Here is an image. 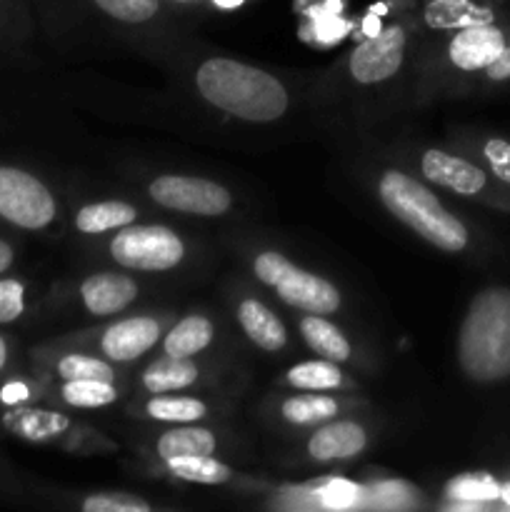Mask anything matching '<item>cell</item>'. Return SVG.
<instances>
[{
	"instance_id": "44dd1931",
	"label": "cell",
	"mask_w": 510,
	"mask_h": 512,
	"mask_svg": "<svg viewBox=\"0 0 510 512\" xmlns=\"http://www.w3.org/2000/svg\"><path fill=\"white\" fill-rule=\"evenodd\" d=\"M160 458H180V455H210L215 453V438L205 428H178L158 440Z\"/></svg>"
},
{
	"instance_id": "8fae6325",
	"label": "cell",
	"mask_w": 510,
	"mask_h": 512,
	"mask_svg": "<svg viewBox=\"0 0 510 512\" xmlns=\"http://www.w3.org/2000/svg\"><path fill=\"white\" fill-rule=\"evenodd\" d=\"M160 338V325L153 318H128L105 330L100 348L110 360H135L148 353Z\"/></svg>"
},
{
	"instance_id": "e575fe53",
	"label": "cell",
	"mask_w": 510,
	"mask_h": 512,
	"mask_svg": "<svg viewBox=\"0 0 510 512\" xmlns=\"http://www.w3.org/2000/svg\"><path fill=\"white\" fill-rule=\"evenodd\" d=\"M13 260H15L13 245H10L8 240L0 238V275H3L10 265H13Z\"/></svg>"
},
{
	"instance_id": "7402d4cb",
	"label": "cell",
	"mask_w": 510,
	"mask_h": 512,
	"mask_svg": "<svg viewBox=\"0 0 510 512\" xmlns=\"http://www.w3.org/2000/svg\"><path fill=\"white\" fill-rule=\"evenodd\" d=\"M168 465L178 478L190 480V483L223 485L225 480H230L228 465L218 463L210 455H180V458H170Z\"/></svg>"
},
{
	"instance_id": "484cf974",
	"label": "cell",
	"mask_w": 510,
	"mask_h": 512,
	"mask_svg": "<svg viewBox=\"0 0 510 512\" xmlns=\"http://www.w3.org/2000/svg\"><path fill=\"white\" fill-rule=\"evenodd\" d=\"M148 415L155 420H168V423H190L205 415V405L193 398H153L148 403Z\"/></svg>"
},
{
	"instance_id": "4fadbf2b",
	"label": "cell",
	"mask_w": 510,
	"mask_h": 512,
	"mask_svg": "<svg viewBox=\"0 0 510 512\" xmlns=\"http://www.w3.org/2000/svg\"><path fill=\"white\" fill-rule=\"evenodd\" d=\"M365 445H368V435L360 425L333 423L320 428L310 438L308 450L315 460H340L355 458L358 453H363Z\"/></svg>"
},
{
	"instance_id": "277c9868",
	"label": "cell",
	"mask_w": 510,
	"mask_h": 512,
	"mask_svg": "<svg viewBox=\"0 0 510 512\" xmlns=\"http://www.w3.org/2000/svg\"><path fill=\"white\" fill-rule=\"evenodd\" d=\"M0 218L23 230H43L55 218V198L35 175L0 165Z\"/></svg>"
},
{
	"instance_id": "e0dca14e",
	"label": "cell",
	"mask_w": 510,
	"mask_h": 512,
	"mask_svg": "<svg viewBox=\"0 0 510 512\" xmlns=\"http://www.w3.org/2000/svg\"><path fill=\"white\" fill-rule=\"evenodd\" d=\"M135 208L128 203H120V200H105V203L85 205L78 215H75V228L80 233L88 235H100L105 230L125 228L135 220Z\"/></svg>"
},
{
	"instance_id": "3957f363",
	"label": "cell",
	"mask_w": 510,
	"mask_h": 512,
	"mask_svg": "<svg viewBox=\"0 0 510 512\" xmlns=\"http://www.w3.org/2000/svg\"><path fill=\"white\" fill-rule=\"evenodd\" d=\"M380 200L385 208L413 228L420 238L433 243L445 253H463L470 245V230L455 213L445 210L435 193L410 175L388 170L378 183Z\"/></svg>"
},
{
	"instance_id": "cb8c5ba5",
	"label": "cell",
	"mask_w": 510,
	"mask_h": 512,
	"mask_svg": "<svg viewBox=\"0 0 510 512\" xmlns=\"http://www.w3.org/2000/svg\"><path fill=\"white\" fill-rule=\"evenodd\" d=\"M288 383L300 390H333L343 383V375L335 368L333 360H328V363L310 360V363H300L290 368Z\"/></svg>"
},
{
	"instance_id": "603a6c76",
	"label": "cell",
	"mask_w": 510,
	"mask_h": 512,
	"mask_svg": "<svg viewBox=\"0 0 510 512\" xmlns=\"http://www.w3.org/2000/svg\"><path fill=\"white\" fill-rule=\"evenodd\" d=\"M60 393L65 403L73 408H103L118 398L113 383H105V380H65Z\"/></svg>"
},
{
	"instance_id": "2e32d148",
	"label": "cell",
	"mask_w": 510,
	"mask_h": 512,
	"mask_svg": "<svg viewBox=\"0 0 510 512\" xmlns=\"http://www.w3.org/2000/svg\"><path fill=\"white\" fill-rule=\"evenodd\" d=\"M445 495L450 500L468 508H493L500 495V480L495 473H463L445 485Z\"/></svg>"
},
{
	"instance_id": "836d02e7",
	"label": "cell",
	"mask_w": 510,
	"mask_h": 512,
	"mask_svg": "<svg viewBox=\"0 0 510 512\" xmlns=\"http://www.w3.org/2000/svg\"><path fill=\"white\" fill-rule=\"evenodd\" d=\"M483 78L493 85H510V45L495 58L493 65L483 70Z\"/></svg>"
},
{
	"instance_id": "4dcf8cb0",
	"label": "cell",
	"mask_w": 510,
	"mask_h": 512,
	"mask_svg": "<svg viewBox=\"0 0 510 512\" xmlns=\"http://www.w3.org/2000/svg\"><path fill=\"white\" fill-rule=\"evenodd\" d=\"M25 310V288L13 278H0V325L15 323Z\"/></svg>"
},
{
	"instance_id": "f35d334b",
	"label": "cell",
	"mask_w": 510,
	"mask_h": 512,
	"mask_svg": "<svg viewBox=\"0 0 510 512\" xmlns=\"http://www.w3.org/2000/svg\"><path fill=\"white\" fill-rule=\"evenodd\" d=\"M173 3H190V0H173Z\"/></svg>"
},
{
	"instance_id": "ffe728a7",
	"label": "cell",
	"mask_w": 510,
	"mask_h": 512,
	"mask_svg": "<svg viewBox=\"0 0 510 512\" xmlns=\"http://www.w3.org/2000/svg\"><path fill=\"white\" fill-rule=\"evenodd\" d=\"M213 340V325L203 315H190L180 320L165 338V353L173 358H190V355L205 350Z\"/></svg>"
},
{
	"instance_id": "9a60e30c",
	"label": "cell",
	"mask_w": 510,
	"mask_h": 512,
	"mask_svg": "<svg viewBox=\"0 0 510 512\" xmlns=\"http://www.w3.org/2000/svg\"><path fill=\"white\" fill-rule=\"evenodd\" d=\"M430 25L435 28L458 30L465 25L485 23V20L498 18V10L485 0H433L425 13Z\"/></svg>"
},
{
	"instance_id": "52a82bcc",
	"label": "cell",
	"mask_w": 510,
	"mask_h": 512,
	"mask_svg": "<svg viewBox=\"0 0 510 512\" xmlns=\"http://www.w3.org/2000/svg\"><path fill=\"white\" fill-rule=\"evenodd\" d=\"M510 45V25L495 20L465 25L455 30L448 45V58L463 73H483Z\"/></svg>"
},
{
	"instance_id": "83f0119b",
	"label": "cell",
	"mask_w": 510,
	"mask_h": 512,
	"mask_svg": "<svg viewBox=\"0 0 510 512\" xmlns=\"http://www.w3.org/2000/svg\"><path fill=\"white\" fill-rule=\"evenodd\" d=\"M480 160H483V168L493 175L495 180H500L503 185L510 188V138L503 135H490L480 143L478 150Z\"/></svg>"
},
{
	"instance_id": "d6986e66",
	"label": "cell",
	"mask_w": 510,
	"mask_h": 512,
	"mask_svg": "<svg viewBox=\"0 0 510 512\" xmlns=\"http://www.w3.org/2000/svg\"><path fill=\"white\" fill-rule=\"evenodd\" d=\"M198 380V368L188 358H168L155 360L143 375V385L150 393H170V390L188 388Z\"/></svg>"
},
{
	"instance_id": "7c38bea8",
	"label": "cell",
	"mask_w": 510,
	"mask_h": 512,
	"mask_svg": "<svg viewBox=\"0 0 510 512\" xmlns=\"http://www.w3.org/2000/svg\"><path fill=\"white\" fill-rule=\"evenodd\" d=\"M85 308L93 315H113L128 308L138 295V285L120 273H95L80 285Z\"/></svg>"
},
{
	"instance_id": "6da1fadb",
	"label": "cell",
	"mask_w": 510,
	"mask_h": 512,
	"mask_svg": "<svg viewBox=\"0 0 510 512\" xmlns=\"http://www.w3.org/2000/svg\"><path fill=\"white\" fill-rule=\"evenodd\" d=\"M458 363L478 385L510 380V288L490 285L473 295L458 333Z\"/></svg>"
},
{
	"instance_id": "7a4b0ae2",
	"label": "cell",
	"mask_w": 510,
	"mask_h": 512,
	"mask_svg": "<svg viewBox=\"0 0 510 512\" xmlns=\"http://www.w3.org/2000/svg\"><path fill=\"white\" fill-rule=\"evenodd\" d=\"M208 103L250 123H270L288 110V90L275 75L230 58H210L195 73Z\"/></svg>"
},
{
	"instance_id": "ba28073f",
	"label": "cell",
	"mask_w": 510,
	"mask_h": 512,
	"mask_svg": "<svg viewBox=\"0 0 510 512\" xmlns=\"http://www.w3.org/2000/svg\"><path fill=\"white\" fill-rule=\"evenodd\" d=\"M420 170L435 185L453 190L463 198H480V195H498L500 180H495L483 165L473 163L460 155H450L445 150H428L420 160Z\"/></svg>"
},
{
	"instance_id": "f546056e",
	"label": "cell",
	"mask_w": 510,
	"mask_h": 512,
	"mask_svg": "<svg viewBox=\"0 0 510 512\" xmlns=\"http://www.w3.org/2000/svg\"><path fill=\"white\" fill-rule=\"evenodd\" d=\"M85 512H148L150 505L130 493H100L83 503Z\"/></svg>"
},
{
	"instance_id": "9c48e42d",
	"label": "cell",
	"mask_w": 510,
	"mask_h": 512,
	"mask_svg": "<svg viewBox=\"0 0 510 512\" xmlns=\"http://www.w3.org/2000/svg\"><path fill=\"white\" fill-rule=\"evenodd\" d=\"M403 53V28H398V25L385 28L383 33L368 38L350 53V75L363 85L383 83V80L393 78L398 73L400 63H403Z\"/></svg>"
},
{
	"instance_id": "d4e9b609",
	"label": "cell",
	"mask_w": 510,
	"mask_h": 512,
	"mask_svg": "<svg viewBox=\"0 0 510 512\" xmlns=\"http://www.w3.org/2000/svg\"><path fill=\"white\" fill-rule=\"evenodd\" d=\"M338 413V403L328 395H298L283 403V415L290 423L308 425L318 420H328Z\"/></svg>"
},
{
	"instance_id": "5b68a950",
	"label": "cell",
	"mask_w": 510,
	"mask_h": 512,
	"mask_svg": "<svg viewBox=\"0 0 510 512\" xmlns=\"http://www.w3.org/2000/svg\"><path fill=\"white\" fill-rule=\"evenodd\" d=\"M120 265L133 270H170L183 260V240L163 225H125L110 243Z\"/></svg>"
},
{
	"instance_id": "4316f807",
	"label": "cell",
	"mask_w": 510,
	"mask_h": 512,
	"mask_svg": "<svg viewBox=\"0 0 510 512\" xmlns=\"http://www.w3.org/2000/svg\"><path fill=\"white\" fill-rule=\"evenodd\" d=\"M60 378L65 380H105L113 383L115 370L108 363L98 358H88V355H65L58 363Z\"/></svg>"
},
{
	"instance_id": "d590c367",
	"label": "cell",
	"mask_w": 510,
	"mask_h": 512,
	"mask_svg": "<svg viewBox=\"0 0 510 512\" xmlns=\"http://www.w3.org/2000/svg\"><path fill=\"white\" fill-rule=\"evenodd\" d=\"M498 480H500V495H498V503L495 505L510 510V475L508 478H498Z\"/></svg>"
},
{
	"instance_id": "8992f818",
	"label": "cell",
	"mask_w": 510,
	"mask_h": 512,
	"mask_svg": "<svg viewBox=\"0 0 510 512\" xmlns=\"http://www.w3.org/2000/svg\"><path fill=\"white\" fill-rule=\"evenodd\" d=\"M150 198L163 208L190 215H223L233 203L223 185L190 175H160L150 183Z\"/></svg>"
},
{
	"instance_id": "d6a6232c",
	"label": "cell",
	"mask_w": 510,
	"mask_h": 512,
	"mask_svg": "<svg viewBox=\"0 0 510 512\" xmlns=\"http://www.w3.org/2000/svg\"><path fill=\"white\" fill-rule=\"evenodd\" d=\"M355 495H358V490H355L353 485L345 483V480H333V483H328V488L320 493V498H323V503L330 505V508H348L355 500Z\"/></svg>"
},
{
	"instance_id": "1f68e13d",
	"label": "cell",
	"mask_w": 510,
	"mask_h": 512,
	"mask_svg": "<svg viewBox=\"0 0 510 512\" xmlns=\"http://www.w3.org/2000/svg\"><path fill=\"white\" fill-rule=\"evenodd\" d=\"M253 270H255V275H258V278L263 280L265 285H273V288H275V285H278L280 280H283L285 275H288L290 270H293V263H290V260L285 258V255L268 250V253H260L258 258H255Z\"/></svg>"
},
{
	"instance_id": "74e56055",
	"label": "cell",
	"mask_w": 510,
	"mask_h": 512,
	"mask_svg": "<svg viewBox=\"0 0 510 512\" xmlns=\"http://www.w3.org/2000/svg\"><path fill=\"white\" fill-rule=\"evenodd\" d=\"M215 5H218V8H225V10H233V8H238V5H243L245 0H213Z\"/></svg>"
},
{
	"instance_id": "ac0fdd59",
	"label": "cell",
	"mask_w": 510,
	"mask_h": 512,
	"mask_svg": "<svg viewBox=\"0 0 510 512\" xmlns=\"http://www.w3.org/2000/svg\"><path fill=\"white\" fill-rule=\"evenodd\" d=\"M300 333H303L305 343L315 350L318 355H323L325 360H340L350 358V343L345 340V335L335 328L333 323H328L320 315H308V318L300 320Z\"/></svg>"
},
{
	"instance_id": "8d00e7d4",
	"label": "cell",
	"mask_w": 510,
	"mask_h": 512,
	"mask_svg": "<svg viewBox=\"0 0 510 512\" xmlns=\"http://www.w3.org/2000/svg\"><path fill=\"white\" fill-rule=\"evenodd\" d=\"M5 365H8V343H5V338L0 335V373H3Z\"/></svg>"
},
{
	"instance_id": "5bb4252c",
	"label": "cell",
	"mask_w": 510,
	"mask_h": 512,
	"mask_svg": "<svg viewBox=\"0 0 510 512\" xmlns=\"http://www.w3.org/2000/svg\"><path fill=\"white\" fill-rule=\"evenodd\" d=\"M238 320L243 325L245 335L268 353H275V350L285 348V343H288V333H285L278 315L270 313L258 300H243L238 308Z\"/></svg>"
},
{
	"instance_id": "f1b7e54d",
	"label": "cell",
	"mask_w": 510,
	"mask_h": 512,
	"mask_svg": "<svg viewBox=\"0 0 510 512\" xmlns=\"http://www.w3.org/2000/svg\"><path fill=\"white\" fill-rule=\"evenodd\" d=\"M93 3L110 18L123 23H145L160 10V0H93Z\"/></svg>"
},
{
	"instance_id": "30bf717a",
	"label": "cell",
	"mask_w": 510,
	"mask_h": 512,
	"mask_svg": "<svg viewBox=\"0 0 510 512\" xmlns=\"http://www.w3.org/2000/svg\"><path fill=\"white\" fill-rule=\"evenodd\" d=\"M275 290H278V295L288 305L313 315L335 313L340 305V293L328 283V280L320 278V275L305 273V270L295 268V265L293 270L275 285Z\"/></svg>"
}]
</instances>
